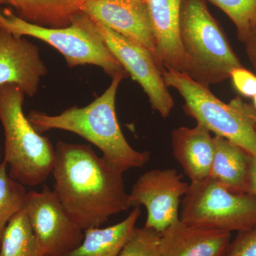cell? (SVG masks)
Segmentation results:
<instances>
[{"label": "cell", "mask_w": 256, "mask_h": 256, "mask_svg": "<svg viewBox=\"0 0 256 256\" xmlns=\"http://www.w3.org/2000/svg\"><path fill=\"white\" fill-rule=\"evenodd\" d=\"M46 74L38 46L0 28V85L15 84L33 97Z\"/></svg>", "instance_id": "obj_12"}, {"label": "cell", "mask_w": 256, "mask_h": 256, "mask_svg": "<svg viewBox=\"0 0 256 256\" xmlns=\"http://www.w3.org/2000/svg\"><path fill=\"white\" fill-rule=\"evenodd\" d=\"M82 12L141 45L156 62V40L146 0H88Z\"/></svg>", "instance_id": "obj_11"}, {"label": "cell", "mask_w": 256, "mask_h": 256, "mask_svg": "<svg viewBox=\"0 0 256 256\" xmlns=\"http://www.w3.org/2000/svg\"><path fill=\"white\" fill-rule=\"evenodd\" d=\"M172 148L175 160L191 182H198L210 176L215 148L214 137L206 128L197 124L194 128L174 130Z\"/></svg>", "instance_id": "obj_15"}, {"label": "cell", "mask_w": 256, "mask_h": 256, "mask_svg": "<svg viewBox=\"0 0 256 256\" xmlns=\"http://www.w3.org/2000/svg\"><path fill=\"white\" fill-rule=\"evenodd\" d=\"M88 0H0L24 21L48 28H63L82 12Z\"/></svg>", "instance_id": "obj_16"}, {"label": "cell", "mask_w": 256, "mask_h": 256, "mask_svg": "<svg viewBox=\"0 0 256 256\" xmlns=\"http://www.w3.org/2000/svg\"><path fill=\"white\" fill-rule=\"evenodd\" d=\"M160 237L154 229L136 227L118 256H162Z\"/></svg>", "instance_id": "obj_22"}, {"label": "cell", "mask_w": 256, "mask_h": 256, "mask_svg": "<svg viewBox=\"0 0 256 256\" xmlns=\"http://www.w3.org/2000/svg\"><path fill=\"white\" fill-rule=\"evenodd\" d=\"M24 210L38 245L48 255L68 256L82 242L84 230L74 223L47 185L41 192H28Z\"/></svg>", "instance_id": "obj_8"}, {"label": "cell", "mask_w": 256, "mask_h": 256, "mask_svg": "<svg viewBox=\"0 0 256 256\" xmlns=\"http://www.w3.org/2000/svg\"><path fill=\"white\" fill-rule=\"evenodd\" d=\"M127 77L126 74L114 76L105 92L86 106H72L57 114L32 110L26 116L28 118L40 134L60 130L86 140L122 172L142 168L149 162L150 154L146 151L136 150L128 143L116 114L118 88L122 79Z\"/></svg>", "instance_id": "obj_2"}, {"label": "cell", "mask_w": 256, "mask_h": 256, "mask_svg": "<svg viewBox=\"0 0 256 256\" xmlns=\"http://www.w3.org/2000/svg\"><path fill=\"white\" fill-rule=\"evenodd\" d=\"M156 44V62L162 68L186 74L188 62L180 36L182 0H146Z\"/></svg>", "instance_id": "obj_13"}, {"label": "cell", "mask_w": 256, "mask_h": 256, "mask_svg": "<svg viewBox=\"0 0 256 256\" xmlns=\"http://www.w3.org/2000/svg\"><path fill=\"white\" fill-rule=\"evenodd\" d=\"M2 151L1 146H0V164L2 163Z\"/></svg>", "instance_id": "obj_29"}, {"label": "cell", "mask_w": 256, "mask_h": 256, "mask_svg": "<svg viewBox=\"0 0 256 256\" xmlns=\"http://www.w3.org/2000/svg\"><path fill=\"white\" fill-rule=\"evenodd\" d=\"M24 92L15 84L0 85V122L4 134V161L10 176L24 186L43 184L52 174L55 148L34 128L24 114Z\"/></svg>", "instance_id": "obj_3"}, {"label": "cell", "mask_w": 256, "mask_h": 256, "mask_svg": "<svg viewBox=\"0 0 256 256\" xmlns=\"http://www.w3.org/2000/svg\"><path fill=\"white\" fill-rule=\"evenodd\" d=\"M141 210L134 207L127 218L106 227H96L84 230L82 242L68 256H118L136 228Z\"/></svg>", "instance_id": "obj_18"}, {"label": "cell", "mask_w": 256, "mask_h": 256, "mask_svg": "<svg viewBox=\"0 0 256 256\" xmlns=\"http://www.w3.org/2000/svg\"><path fill=\"white\" fill-rule=\"evenodd\" d=\"M0 256H50L38 245L24 210L18 212L6 226L0 246Z\"/></svg>", "instance_id": "obj_19"}, {"label": "cell", "mask_w": 256, "mask_h": 256, "mask_svg": "<svg viewBox=\"0 0 256 256\" xmlns=\"http://www.w3.org/2000/svg\"><path fill=\"white\" fill-rule=\"evenodd\" d=\"M230 18L244 42L256 28V0H208Z\"/></svg>", "instance_id": "obj_21"}, {"label": "cell", "mask_w": 256, "mask_h": 256, "mask_svg": "<svg viewBox=\"0 0 256 256\" xmlns=\"http://www.w3.org/2000/svg\"><path fill=\"white\" fill-rule=\"evenodd\" d=\"M180 217L190 225L242 232L256 226V197L230 191L208 178L190 184Z\"/></svg>", "instance_id": "obj_7"}, {"label": "cell", "mask_w": 256, "mask_h": 256, "mask_svg": "<svg viewBox=\"0 0 256 256\" xmlns=\"http://www.w3.org/2000/svg\"><path fill=\"white\" fill-rule=\"evenodd\" d=\"M244 43L246 45L248 56L256 72V28Z\"/></svg>", "instance_id": "obj_26"}, {"label": "cell", "mask_w": 256, "mask_h": 256, "mask_svg": "<svg viewBox=\"0 0 256 256\" xmlns=\"http://www.w3.org/2000/svg\"><path fill=\"white\" fill-rule=\"evenodd\" d=\"M252 100H254V108L256 110V94L254 98H252Z\"/></svg>", "instance_id": "obj_28"}, {"label": "cell", "mask_w": 256, "mask_h": 256, "mask_svg": "<svg viewBox=\"0 0 256 256\" xmlns=\"http://www.w3.org/2000/svg\"><path fill=\"white\" fill-rule=\"evenodd\" d=\"M252 124H254V129L256 131V110L252 111Z\"/></svg>", "instance_id": "obj_27"}, {"label": "cell", "mask_w": 256, "mask_h": 256, "mask_svg": "<svg viewBox=\"0 0 256 256\" xmlns=\"http://www.w3.org/2000/svg\"><path fill=\"white\" fill-rule=\"evenodd\" d=\"M214 156L210 176L236 193H248V174L250 154L226 138L215 136Z\"/></svg>", "instance_id": "obj_17"}, {"label": "cell", "mask_w": 256, "mask_h": 256, "mask_svg": "<svg viewBox=\"0 0 256 256\" xmlns=\"http://www.w3.org/2000/svg\"><path fill=\"white\" fill-rule=\"evenodd\" d=\"M0 28L16 36H31L54 47L63 56L69 68L92 65L114 78L128 75L96 31L94 21L80 12L63 28H48L24 21L11 8H0Z\"/></svg>", "instance_id": "obj_5"}, {"label": "cell", "mask_w": 256, "mask_h": 256, "mask_svg": "<svg viewBox=\"0 0 256 256\" xmlns=\"http://www.w3.org/2000/svg\"><path fill=\"white\" fill-rule=\"evenodd\" d=\"M232 233L178 220L160 237L162 256H226Z\"/></svg>", "instance_id": "obj_14"}, {"label": "cell", "mask_w": 256, "mask_h": 256, "mask_svg": "<svg viewBox=\"0 0 256 256\" xmlns=\"http://www.w3.org/2000/svg\"><path fill=\"white\" fill-rule=\"evenodd\" d=\"M94 21V20H92ZM96 31L122 68L137 82L148 96L151 107L166 118L174 100L163 78L162 67L146 48L102 24L94 21Z\"/></svg>", "instance_id": "obj_9"}, {"label": "cell", "mask_w": 256, "mask_h": 256, "mask_svg": "<svg viewBox=\"0 0 256 256\" xmlns=\"http://www.w3.org/2000/svg\"><path fill=\"white\" fill-rule=\"evenodd\" d=\"M124 173L88 144L60 141L55 146L53 190L82 230L130 208Z\"/></svg>", "instance_id": "obj_1"}, {"label": "cell", "mask_w": 256, "mask_h": 256, "mask_svg": "<svg viewBox=\"0 0 256 256\" xmlns=\"http://www.w3.org/2000/svg\"><path fill=\"white\" fill-rule=\"evenodd\" d=\"M230 78L236 90L246 98H252L256 94V75L244 66L234 69Z\"/></svg>", "instance_id": "obj_24"}, {"label": "cell", "mask_w": 256, "mask_h": 256, "mask_svg": "<svg viewBox=\"0 0 256 256\" xmlns=\"http://www.w3.org/2000/svg\"><path fill=\"white\" fill-rule=\"evenodd\" d=\"M166 86L176 89L184 100L185 112L215 136L226 138L256 156V131L252 119L254 107L236 98L227 104L210 88L171 68L162 70Z\"/></svg>", "instance_id": "obj_6"}, {"label": "cell", "mask_w": 256, "mask_h": 256, "mask_svg": "<svg viewBox=\"0 0 256 256\" xmlns=\"http://www.w3.org/2000/svg\"><path fill=\"white\" fill-rule=\"evenodd\" d=\"M174 169H156L138 178L129 194L130 207H146L144 227L162 233L180 220V200L188 191L190 184Z\"/></svg>", "instance_id": "obj_10"}, {"label": "cell", "mask_w": 256, "mask_h": 256, "mask_svg": "<svg viewBox=\"0 0 256 256\" xmlns=\"http://www.w3.org/2000/svg\"><path fill=\"white\" fill-rule=\"evenodd\" d=\"M180 36L186 74L205 86L230 78L234 69L242 66L205 0H182Z\"/></svg>", "instance_id": "obj_4"}, {"label": "cell", "mask_w": 256, "mask_h": 256, "mask_svg": "<svg viewBox=\"0 0 256 256\" xmlns=\"http://www.w3.org/2000/svg\"><path fill=\"white\" fill-rule=\"evenodd\" d=\"M28 191L10 176L4 160L0 164V246L10 220L24 208Z\"/></svg>", "instance_id": "obj_20"}, {"label": "cell", "mask_w": 256, "mask_h": 256, "mask_svg": "<svg viewBox=\"0 0 256 256\" xmlns=\"http://www.w3.org/2000/svg\"><path fill=\"white\" fill-rule=\"evenodd\" d=\"M226 256H256V226L238 232Z\"/></svg>", "instance_id": "obj_23"}, {"label": "cell", "mask_w": 256, "mask_h": 256, "mask_svg": "<svg viewBox=\"0 0 256 256\" xmlns=\"http://www.w3.org/2000/svg\"><path fill=\"white\" fill-rule=\"evenodd\" d=\"M248 193L256 197V156H250L248 174Z\"/></svg>", "instance_id": "obj_25"}]
</instances>
